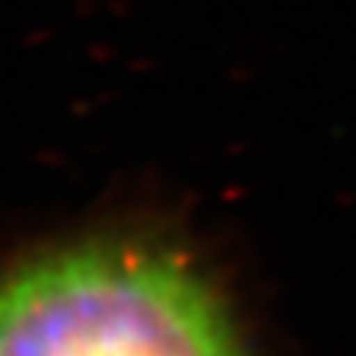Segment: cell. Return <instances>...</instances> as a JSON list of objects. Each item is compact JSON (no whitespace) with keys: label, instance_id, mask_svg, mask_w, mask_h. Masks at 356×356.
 <instances>
[{"label":"cell","instance_id":"cell-1","mask_svg":"<svg viewBox=\"0 0 356 356\" xmlns=\"http://www.w3.org/2000/svg\"><path fill=\"white\" fill-rule=\"evenodd\" d=\"M0 356H250L186 255L135 238L45 250L0 278Z\"/></svg>","mask_w":356,"mask_h":356}]
</instances>
